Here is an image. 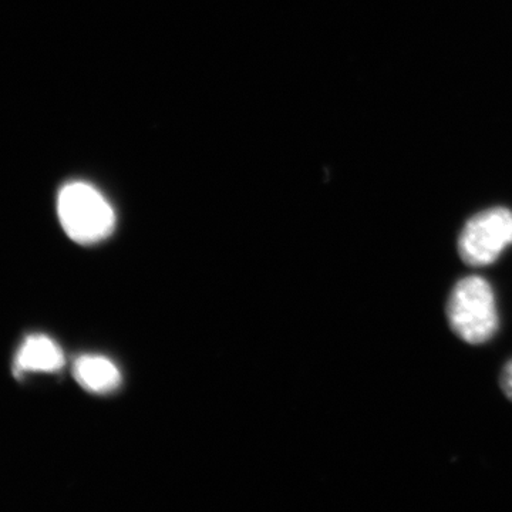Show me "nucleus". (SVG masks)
Here are the masks:
<instances>
[{"label":"nucleus","instance_id":"f257e3e1","mask_svg":"<svg viewBox=\"0 0 512 512\" xmlns=\"http://www.w3.org/2000/svg\"><path fill=\"white\" fill-rule=\"evenodd\" d=\"M446 313L454 335L468 345L490 342L498 332L494 291L481 276H467L454 285Z\"/></svg>","mask_w":512,"mask_h":512},{"label":"nucleus","instance_id":"f03ea898","mask_svg":"<svg viewBox=\"0 0 512 512\" xmlns=\"http://www.w3.org/2000/svg\"><path fill=\"white\" fill-rule=\"evenodd\" d=\"M57 214L64 232L83 245L103 241L116 227V214L110 202L93 185L80 181L66 184L60 190Z\"/></svg>","mask_w":512,"mask_h":512},{"label":"nucleus","instance_id":"7ed1b4c3","mask_svg":"<svg viewBox=\"0 0 512 512\" xmlns=\"http://www.w3.org/2000/svg\"><path fill=\"white\" fill-rule=\"evenodd\" d=\"M512 245V211L497 207L478 212L458 237V255L464 264L481 268L494 264Z\"/></svg>","mask_w":512,"mask_h":512},{"label":"nucleus","instance_id":"20e7f679","mask_svg":"<svg viewBox=\"0 0 512 512\" xmlns=\"http://www.w3.org/2000/svg\"><path fill=\"white\" fill-rule=\"evenodd\" d=\"M63 365L62 349L47 336H30L16 356V370L19 373H52L62 369Z\"/></svg>","mask_w":512,"mask_h":512},{"label":"nucleus","instance_id":"39448f33","mask_svg":"<svg viewBox=\"0 0 512 512\" xmlns=\"http://www.w3.org/2000/svg\"><path fill=\"white\" fill-rule=\"evenodd\" d=\"M74 377L84 389L97 394L114 392L121 383L119 367L104 356H82L74 363Z\"/></svg>","mask_w":512,"mask_h":512},{"label":"nucleus","instance_id":"423d86ee","mask_svg":"<svg viewBox=\"0 0 512 512\" xmlns=\"http://www.w3.org/2000/svg\"><path fill=\"white\" fill-rule=\"evenodd\" d=\"M501 390L512 402V359L504 366L500 377Z\"/></svg>","mask_w":512,"mask_h":512}]
</instances>
